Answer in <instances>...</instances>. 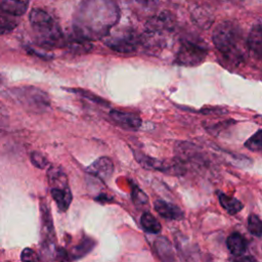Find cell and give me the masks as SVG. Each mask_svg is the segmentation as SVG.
Listing matches in <instances>:
<instances>
[{
  "mask_svg": "<svg viewBox=\"0 0 262 262\" xmlns=\"http://www.w3.org/2000/svg\"><path fill=\"white\" fill-rule=\"evenodd\" d=\"M71 52L77 53V54H82V53H87L91 51L92 49V43L89 40L82 39L76 35H74L73 38L67 39L66 46Z\"/></svg>",
  "mask_w": 262,
  "mask_h": 262,
  "instance_id": "18",
  "label": "cell"
},
{
  "mask_svg": "<svg viewBox=\"0 0 262 262\" xmlns=\"http://www.w3.org/2000/svg\"><path fill=\"white\" fill-rule=\"evenodd\" d=\"M76 92H79L80 94H82L83 96H85L86 98H88V99H90L91 101H94V102H96V103H99V104H103V103H106V104H108L106 101H104L102 98H100V97H98V96H96L95 94H92V93H90V92H88V91H85V90H81V89H76Z\"/></svg>",
  "mask_w": 262,
  "mask_h": 262,
  "instance_id": "29",
  "label": "cell"
},
{
  "mask_svg": "<svg viewBox=\"0 0 262 262\" xmlns=\"http://www.w3.org/2000/svg\"><path fill=\"white\" fill-rule=\"evenodd\" d=\"M245 146L251 150H260L262 148V130H258L246 142Z\"/></svg>",
  "mask_w": 262,
  "mask_h": 262,
  "instance_id": "24",
  "label": "cell"
},
{
  "mask_svg": "<svg viewBox=\"0 0 262 262\" xmlns=\"http://www.w3.org/2000/svg\"><path fill=\"white\" fill-rule=\"evenodd\" d=\"M29 20L36 40L41 46L48 48L66 46L67 38L60 26L48 12L39 8L32 9Z\"/></svg>",
  "mask_w": 262,
  "mask_h": 262,
  "instance_id": "4",
  "label": "cell"
},
{
  "mask_svg": "<svg viewBox=\"0 0 262 262\" xmlns=\"http://www.w3.org/2000/svg\"><path fill=\"white\" fill-rule=\"evenodd\" d=\"M249 231L258 237L262 236V220L255 214H251L248 218Z\"/></svg>",
  "mask_w": 262,
  "mask_h": 262,
  "instance_id": "23",
  "label": "cell"
},
{
  "mask_svg": "<svg viewBox=\"0 0 262 262\" xmlns=\"http://www.w3.org/2000/svg\"><path fill=\"white\" fill-rule=\"evenodd\" d=\"M47 179L52 199L57 208L66 212L72 203V192L67 174L58 166H51L47 171Z\"/></svg>",
  "mask_w": 262,
  "mask_h": 262,
  "instance_id": "6",
  "label": "cell"
},
{
  "mask_svg": "<svg viewBox=\"0 0 262 262\" xmlns=\"http://www.w3.org/2000/svg\"><path fill=\"white\" fill-rule=\"evenodd\" d=\"M40 211H41V220H42V241H43L42 243L55 242L52 217L46 201L45 202L41 201Z\"/></svg>",
  "mask_w": 262,
  "mask_h": 262,
  "instance_id": "12",
  "label": "cell"
},
{
  "mask_svg": "<svg viewBox=\"0 0 262 262\" xmlns=\"http://www.w3.org/2000/svg\"><path fill=\"white\" fill-rule=\"evenodd\" d=\"M86 172L105 182L114 173V164L110 158L100 157L87 167Z\"/></svg>",
  "mask_w": 262,
  "mask_h": 262,
  "instance_id": "9",
  "label": "cell"
},
{
  "mask_svg": "<svg viewBox=\"0 0 262 262\" xmlns=\"http://www.w3.org/2000/svg\"><path fill=\"white\" fill-rule=\"evenodd\" d=\"M19 17L20 16L0 12V35L12 32L18 26Z\"/></svg>",
  "mask_w": 262,
  "mask_h": 262,
  "instance_id": "21",
  "label": "cell"
},
{
  "mask_svg": "<svg viewBox=\"0 0 262 262\" xmlns=\"http://www.w3.org/2000/svg\"><path fill=\"white\" fill-rule=\"evenodd\" d=\"M218 200L222 208L231 215L239 212L244 208V205L237 199L229 196L223 192L218 193Z\"/></svg>",
  "mask_w": 262,
  "mask_h": 262,
  "instance_id": "20",
  "label": "cell"
},
{
  "mask_svg": "<svg viewBox=\"0 0 262 262\" xmlns=\"http://www.w3.org/2000/svg\"><path fill=\"white\" fill-rule=\"evenodd\" d=\"M249 51L257 59L262 60V21L255 24L247 37Z\"/></svg>",
  "mask_w": 262,
  "mask_h": 262,
  "instance_id": "11",
  "label": "cell"
},
{
  "mask_svg": "<svg viewBox=\"0 0 262 262\" xmlns=\"http://www.w3.org/2000/svg\"><path fill=\"white\" fill-rule=\"evenodd\" d=\"M30 160L32 164L39 169H44L49 164L47 158L39 151H32L30 155Z\"/></svg>",
  "mask_w": 262,
  "mask_h": 262,
  "instance_id": "25",
  "label": "cell"
},
{
  "mask_svg": "<svg viewBox=\"0 0 262 262\" xmlns=\"http://www.w3.org/2000/svg\"><path fill=\"white\" fill-rule=\"evenodd\" d=\"M132 199L136 205H145L148 202L147 195L138 186L132 188Z\"/></svg>",
  "mask_w": 262,
  "mask_h": 262,
  "instance_id": "26",
  "label": "cell"
},
{
  "mask_svg": "<svg viewBox=\"0 0 262 262\" xmlns=\"http://www.w3.org/2000/svg\"><path fill=\"white\" fill-rule=\"evenodd\" d=\"M119 18L120 9L114 0H82L73 17L74 35L89 41L103 39Z\"/></svg>",
  "mask_w": 262,
  "mask_h": 262,
  "instance_id": "1",
  "label": "cell"
},
{
  "mask_svg": "<svg viewBox=\"0 0 262 262\" xmlns=\"http://www.w3.org/2000/svg\"><path fill=\"white\" fill-rule=\"evenodd\" d=\"M102 40L107 47L115 51L130 53L135 51L140 45V34L129 27L116 30L113 28Z\"/></svg>",
  "mask_w": 262,
  "mask_h": 262,
  "instance_id": "7",
  "label": "cell"
},
{
  "mask_svg": "<svg viewBox=\"0 0 262 262\" xmlns=\"http://www.w3.org/2000/svg\"><path fill=\"white\" fill-rule=\"evenodd\" d=\"M155 250L158 256L164 261L174 260V253L171 243L165 237L160 236L155 241Z\"/></svg>",
  "mask_w": 262,
  "mask_h": 262,
  "instance_id": "19",
  "label": "cell"
},
{
  "mask_svg": "<svg viewBox=\"0 0 262 262\" xmlns=\"http://www.w3.org/2000/svg\"><path fill=\"white\" fill-rule=\"evenodd\" d=\"M226 244L230 253L235 257L243 256L247 250V242L244 236L238 232H232L231 234H229Z\"/></svg>",
  "mask_w": 262,
  "mask_h": 262,
  "instance_id": "16",
  "label": "cell"
},
{
  "mask_svg": "<svg viewBox=\"0 0 262 262\" xmlns=\"http://www.w3.org/2000/svg\"><path fill=\"white\" fill-rule=\"evenodd\" d=\"M30 0H0V12L21 16L28 9Z\"/></svg>",
  "mask_w": 262,
  "mask_h": 262,
  "instance_id": "15",
  "label": "cell"
},
{
  "mask_svg": "<svg viewBox=\"0 0 262 262\" xmlns=\"http://www.w3.org/2000/svg\"><path fill=\"white\" fill-rule=\"evenodd\" d=\"M140 223L142 228L148 233H159L162 229L161 223L157 220V218L152 214L148 212H145L141 215Z\"/></svg>",
  "mask_w": 262,
  "mask_h": 262,
  "instance_id": "22",
  "label": "cell"
},
{
  "mask_svg": "<svg viewBox=\"0 0 262 262\" xmlns=\"http://www.w3.org/2000/svg\"><path fill=\"white\" fill-rule=\"evenodd\" d=\"M21 261H39L41 258L36 254V252L30 248L24 249V251L20 254Z\"/></svg>",
  "mask_w": 262,
  "mask_h": 262,
  "instance_id": "28",
  "label": "cell"
},
{
  "mask_svg": "<svg viewBox=\"0 0 262 262\" xmlns=\"http://www.w3.org/2000/svg\"><path fill=\"white\" fill-rule=\"evenodd\" d=\"M9 124V113L4 104L0 102V132H3Z\"/></svg>",
  "mask_w": 262,
  "mask_h": 262,
  "instance_id": "27",
  "label": "cell"
},
{
  "mask_svg": "<svg viewBox=\"0 0 262 262\" xmlns=\"http://www.w3.org/2000/svg\"><path fill=\"white\" fill-rule=\"evenodd\" d=\"M208 54L206 44L199 39L185 38L181 41L177 51L175 62L185 67H194L201 64Z\"/></svg>",
  "mask_w": 262,
  "mask_h": 262,
  "instance_id": "8",
  "label": "cell"
},
{
  "mask_svg": "<svg viewBox=\"0 0 262 262\" xmlns=\"http://www.w3.org/2000/svg\"><path fill=\"white\" fill-rule=\"evenodd\" d=\"M128 6L137 14L154 15L158 6L159 0H126Z\"/></svg>",
  "mask_w": 262,
  "mask_h": 262,
  "instance_id": "14",
  "label": "cell"
},
{
  "mask_svg": "<svg viewBox=\"0 0 262 262\" xmlns=\"http://www.w3.org/2000/svg\"><path fill=\"white\" fill-rule=\"evenodd\" d=\"M154 208L160 216L167 220H180L183 218V211L179 207L163 200H157L154 203Z\"/></svg>",
  "mask_w": 262,
  "mask_h": 262,
  "instance_id": "13",
  "label": "cell"
},
{
  "mask_svg": "<svg viewBox=\"0 0 262 262\" xmlns=\"http://www.w3.org/2000/svg\"><path fill=\"white\" fill-rule=\"evenodd\" d=\"M177 21L175 15L164 10L149 16L140 34V45L150 54H158L167 47L169 40L175 34Z\"/></svg>",
  "mask_w": 262,
  "mask_h": 262,
  "instance_id": "3",
  "label": "cell"
},
{
  "mask_svg": "<svg viewBox=\"0 0 262 262\" xmlns=\"http://www.w3.org/2000/svg\"><path fill=\"white\" fill-rule=\"evenodd\" d=\"M95 242L94 239L90 237H84L83 239L80 241L78 245L73 247L68 253H69V259L70 260H78L88 253L92 251V249L95 247Z\"/></svg>",
  "mask_w": 262,
  "mask_h": 262,
  "instance_id": "17",
  "label": "cell"
},
{
  "mask_svg": "<svg viewBox=\"0 0 262 262\" xmlns=\"http://www.w3.org/2000/svg\"><path fill=\"white\" fill-rule=\"evenodd\" d=\"M5 95L15 103L34 113H43L50 105L49 95L40 88L21 86L8 89Z\"/></svg>",
  "mask_w": 262,
  "mask_h": 262,
  "instance_id": "5",
  "label": "cell"
},
{
  "mask_svg": "<svg viewBox=\"0 0 262 262\" xmlns=\"http://www.w3.org/2000/svg\"><path fill=\"white\" fill-rule=\"evenodd\" d=\"M111 119L120 127L126 130L136 131L141 126V119L139 116L128 113V112H122L118 110H112L110 112Z\"/></svg>",
  "mask_w": 262,
  "mask_h": 262,
  "instance_id": "10",
  "label": "cell"
},
{
  "mask_svg": "<svg viewBox=\"0 0 262 262\" xmlns=\"http://www.w3.org/2000/svg\"><path fill=\"white\" fill-rule=\"evenodd\" d=\"M212 40L219 53L230 63H241L248 51V42L239 25L233 20L218 24L212 34Z\"/></svg>",
  "mask_w": 262,
  "mask_h": 262,
  "instance_id": "2",
  "label": "cell"
}]
</instances>
